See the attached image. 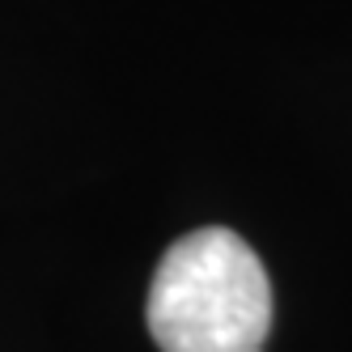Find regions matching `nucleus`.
<instances>
[{"label": "nucleus", "instance_id": "1", "mask_svg": "<svg viewBox=\"0 0 352 352\" xmlns=\"http://www.w3.org/2000/svg\"><path fill=\"white\" fill-rule=\"evenodd\" d=\"M144 322L162 352H263L272 280L234 230L208 225L162 255Z\"/></svg>", "mask_w": 352, "mask_h": 352}]
</instances>
